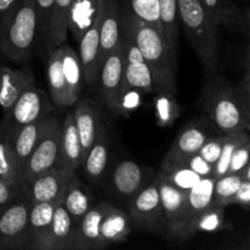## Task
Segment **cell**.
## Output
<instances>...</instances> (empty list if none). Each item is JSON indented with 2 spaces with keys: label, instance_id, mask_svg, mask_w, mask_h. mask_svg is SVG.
Listing matches in <instances>:
<instances>
[{
  "label": "cell",
  "instance_id": "6da1fadb",
  "mask_svg": "<svg viewBox=\"0 0 250 250\" xmlns=\"http://www.w3.org/2000/svg\"><path fill=\"white\" fill-rule=\"evenodd\" d=\"M121 33L134 42L149 66L156 85V93L177 95L176 66L173 65L164 37L144 20L139 19L129 7L120 2Z\"/></svg>",
  "mask_w": 250,
  "mask_h": 250
},
{
  "label": "cell",
  "instance_id": "7a4b0ae2",
  "mask_svg": "<svg viewBox=\"0 0 250 250\" xmlns=\"http://www.w3.org/2000/svg\"><path fill=\"white\" fill-rule=\"evenodd\" d=\"M198 104L222 133L249 131L250 111L244 106L238 89L216 72L207 75Z\"/></svg>",
  "mask_w": 250,
  "mask_h": 250
},
{
  "label": "cell",
  "instance_id": "3957f363",
  "mask_svg": "<svg viewBox=\"0 0 250 250\" xmlns=\"http://www.w3.org/2000/svg\"><path fill=\"white\" fill-rule=\"evenodd\" d=\"M178 20L203 68L214 73L219 65V23L200 0H177Z\"/></svg>",
  "mask_w": 250,
  "mask_h": 250
},
{
  "label": "cell",
  "instance_id": "277c9868",
  "mask_svg": "<svg viewBox=\"0 0 250 250\" xmlns=\"http://www.w3.org/2000/svg\"><path fill=\"white\" fill-rule=\"evenodd\" d=\"M41 37L34 0H17L11 11L0 20V53L12 61L32 56Z\"/></svg>",
  "mask_w": 250,
  "mask_h": 250
},
{
  "label": "cell",
  "instance_id": "5b68a950",
  "mask_svg": "<svg viewBox=\"0 0 250 250\" xmlns=\"http://www.w3.org/2000/svg\"><path fill=\"white\" fill-rule=\"evenodd\" d=\"M53 111L54 105L50 97L36 84L32 85L4 111L0 121V133L12 141L22 127L43 119Z\"/></svg>",
  "mask_w": 250,
  "mask_h": 250
},
{
  "label": "cell",
  "instance_id": "8992f818",
  "mask_svg": "<svg viewBox=\"0 0 250 250\" xmlns=\"http://www.w3.org/2000/svg\"><path fill=\"white\" fill-rule=\"evenodd\" d=\"M31 198L27 186L2 210H0V250L26 249Z\"/></svg>",
  "mask_w": 250,
  "mask_h": 250
},
{
  "label": "cell",
  "instance_id": "52a82bcc",
  "mask_svg": "<svg viewBox=\"0 0 250 250\" xmlns=\"http://www.w3.org/2000/svg\"><path fill=\"white\" fill-rule=\"evenodd\" d=\"M154 171L133 160H121L114 166L111 172H107V194L127 207L129 200L146 186L153 182Z\"/></svg>",
  "mask_w": 250,
  "mask_h": 250
},
{
  "label": "cell",
  "instance_id": "ba28073f",
  "mask_svg": "<svg viewBox=\"0 0 250 250\" xmlns=\"http://www.w3.org/2000/svg\"><path fill=\"white\" fill-rule=\"evenodd\" d=\"M131 224L141 231L165 233L166 222L156 183L150 182L127 204Z\"/></svg>",
  "mask_w": 250,
  "mask_h": 250
},
{
  "label": "cell",
  "instance_id": "9c48e42d",
  "mask_svg": "<svg viewBox=\"0 0 250 250\" xmlns=\"http://www.w3.org/2000/svg\"><path fill=\"white\" fill-rule=\"evenodd\" d=\"M166 222L165 233L171 238H190L187 225V192L171 185L159 171L154 177Z\"/></svg>",
  "mask_w": 250,
  "mask_h": 250
},
{
  "label": "cell",
  "instance_id": "30bf717a",
  "mask_svg": "<svg viewBox=\"0 0 250 250\" xmlns=\"http://www.w3.org/2000/svg\"><path fill=\"white\" fill-rule=\"evenodd\" d=\"M60 127V121L54 124L29 155L22 172V181L26 186L33 182L42 173L58 167Z\"/></svg>",
  "mask_w": 250,
  "mask_h": 250
},
{
  "label": "cell",
  "instance_id": "8fae6325",
  "mask_svg": "<svg viewBox=\"0 0 250 250\" xmlns=\"http://www.w3.org/2000/svg\"><path fill=\"white\" fill-rule=\"evenodd\" d=\"M121 45L124 49V85L122 88H136L144 94L156 93L153 75L139 51L129 37L121 33Z\"/></svg>",
  "mask_w": 250,
  "mask_h": 250
},
{
  "label": "cell",
  "instance_id": "7c38bea8",
  "mask_svg": "<svg viewBox=\"0 0 250 250\" xmlns=\"http://www.w3.org/2000/svg\"><path fill=\"white\" fill-rule=\"evenodd\" d=\"M75 176L76 171L65 167H54L42 173L27 186L32 204L43 202L60 204L66 187Z\"/></svg>",
  "mask_w": 250,
  "mask_h": 250
},
{
  "label": "cell",
  "instance_id": "4fadbf2b",
  "mask_svg": "<svg viewBox=\"0 0 250 250\" xmlns=\"http://www.w3.org/2000/svg\"><path fill=\"white\" fill-rule=\"evenodd\" d=\"M208 128L202 122H190L176 137L175 142L166 153L161 168L178 165L186 158L198 153L203 144L210 138Z\"/></svg>",
  "mask_w": 250,
  "mask_h": 250
},
{
  "label": "cell",
  "instance_id": "5bb4252c",
  "mask_svg": "<svg viewBox=\"0 0 250 250\" xmlns=\"http://www.w3.org/2000/svg\"><path fill=\"white\" fill-rule=\"evenodd\" d=\"M124 49L120 41V45L103 61L98 80L103 104L110 110L124 85Z\"/></svg>",
  "mask_w": 250,
  "mask_h": 250
},
{
  "label": "cell",
  "instance_id": "9a60e30c",
  "mask_svg": "<svg viewBox=\"0 0 250 250\" xmlns=\"http://www.w3.org/2000/svg\"><path fill=\"white\" fill-rule=\"evenodd\" d=\"M110 138L106 127H102L99 136L84 155L82 161L83 172L88 183L93 187H102L105 185L109 172Z\"/></svg>",
  "mask_w": 250,
  "mask_h": 250
},
{
  "label": "cell",
  "instance_id": "2e32d148",
  "mask_svg": "<svg viewBox=\"0 0 250 250\" xmlns=\"http://www.w3.org/2000/svg\"><path fill=\"white\" fill-rule=\"evenodd\" d=\"M103 9V4H102ZM100 21H102V10L99 15L93 22L92 26L88 28L84 36L78 42L80 46L81 63L84 73V83L89 87H94L98 84L100 72L99 63V37H100Z\"/></svg>",
  "mask_w": 250,
  "mask_h": 250
},
{
  "label": "cell",
  "instance_id": "e0dca14e",
  "mask_svg": "<svg viewBox=\"0 0 250 250\" xmlns=\"http://www.w3.org/2000/svg\"><path fill=\"white\" fill-rule=\"evenodd\" d=\"M121 41V14L119 0H103L99 37V63L120 45Z\"/></svg>",
  "mask_w": 250,
  "mask_h": 250
},
{
  "label": "cell",
  "instance_id": "ac0fdd59",
  "mask_svg": "<svg viewBox=\"0 0 250 250\" xmlns=\"http://www.w3.org/2000/svg\"><path fill=\"white\" fill-rule=\"evenodd\" d=\"M73 116L82 146V155L84 158L87 151L99 136L102 127L104 126L100 115V105L92 100H83L77 104L73 111Z\"/></svg>",
  "mask_w": 250,
  "mask_h": 250
},
{
  "label": "cell",
  "instance_id": "d6986e66",
  "mask_svg": "<svg viewBox=\"0 0 250 250\" xmlns=\"http://www.w3.org/2000/svg\"><path fill=\"white\" fill-rule=\"evenodd\" d=\"M58 121V117L51 112V114L44 116L43 119L22 127L19 133L12 139V146H14L17 163H19L22 172H23V167L26 165L27 160H28L29 155L34 150L37 144L43 138L44 134L50 129V127Z\"/></svg>",
  "mask_w": 250,
  "mask_h": 250
},
{
  "label": "cell",
  "instance_id": "ffe728a7",
  "mask_svg": "<svg viewBox=\"0 0 250 250\" xmlns=\"http://www.w3.org/2000/svg\"><path fill=\"white\" fill-rule=\"evenodd\" d=\"M111 203L98 202L83 215L76 229L75 250L103 249L99 237L100 222L106 214Z\"/></svg>",
  "mask_w": 250,
  "mask_h": 250
},
{
  "label": "cell",
  "instance_id": "44dd1931",
  "mask_svg": "<svg viewBox=\"0 0 250 250\" xmlns=\"http://www.w3.org/2000/svg\"><path fill=\"white\" fill-rule=\"evenodd\" d=\"M56 203L43 202L31 205L27 227V250H44Z\"/></svg>",
  "mask_w": 250,
  "mask_h": 250
},
{
  "label": "cell",
  "instance_id": "7402d4cb",
  "mask_svg": "<svg viewBox=\"0 0 250 250\" xmlns=\"http://www.w3.org/2000/svg\"><path fill=\"white\" fill-rule=\"evenodd\" d=\"M82 146H81L80 137L76 128L75 116H73V112H70L61 122L58 167L77 171L82 166Z\"/></svg>",
  "mask_w": 250,
  "mask_h": 250
},
{
  "label": "cell",
  "instance_id": "603a6c76",
  "mask_svg": "<svg viewBox=\"0 0 250 250\" xmlns=\"http://www.w3.org/2000/svg\"><path fill=\"white\" fill-rule=\"evenodd\" d=\"M208 11L215 17L219 26L232 32L249 36L248 11L243 10L233 0H200Z\"/></svg>",
  "mask_w": 250,
  "mask_h": 250
},
{
  "label": "cell",
  "instance_id": "cb8c5ba5",
  "mask_svg": "<svg viewBox=\"0 0 250 250\" xmlns=\"http://www.w3.org/2000/svg\"><path fill=\"white\" fill-rule=\"evenodd\" d=\"M76 229L62 204L56 205L44 250H75Z\"/></svg>",
  "mask_w": 250,
  "mask_h": 250
},
{
  "label": "cell",
  "instance_id": "d4e9b609",
  "mask_svg": "<svg viewBox=\"0 0 250 250\" xmlns=\"http://www.w3.org/2000/svg\"><path fill=\"white\" fill-rule=\"evenodd\" d=\"M34 84L36 80L28 71L0 66V106L2 111L9 109L27 88Z\"/></svg>",
  "mask_w": 250,
  "mask_h": 250
},
{
  "label": "cell",
  "instance_id": "484cf974",
  "mask_svg": "<svg viewBox=\"0 0 250 250\" xmlns=\"http://www.w3.org/2000/svg\"><path fill=\"white\" fill-rule=\"evenodd\" d=\"M131 231L132 224L128 214L114 204L110 205L100 222L99 237L103 248H106L110 244L125 242Z\"/></svg>",
  "mask_w": 250,
  "mask_h": 250
},
{
  "label": "cell",
  "instance_id": "4316f807",
  "mask_svg": "<svg viewBox=\"0 0 250 250\" xmlns=\"http://www.w3.org/2000/svg\"><path fill=\"white\" fill-rule=\"evenodd\" d=\"M61 65L66 81V92H67L68 106L77 104L84 83V73H83L82 63L80 56L71 46L62 44L60 46Z\"/></svg>",
  "mask_w": 250,
  "mask_h": 250
},
{
  "label": "cell",
  "instance_id": "83f0119b",
  "mask_svg": "<svg viewBox=\"0 0 250 250\" xmlns=\"http://www.w3.org/2000/svg\"><path fill=\"white\" fill-rule=\"evenodd\" d=\"M94 203L95 199L88 186L83 183L76 175L66 187L62 199H61V204L65 208L76 226L83 215L94 205Z\"/></svg>",
  "mask_w": 250,
  "mask_h": 250
},
{
  "label": "cell",
  "instance_id": "f1b7e54d",
  "mask_svg": "<svg viewBox=\"0 0 250 250\" xmlns=\"http://www.w3.org/2000/svg\"><path fill=\"white\" fill-rule=\"evenodd\" d=\"M103 0H72L67 28L76 42H80L102 10Z\"/></svg>",
  "mask_w": 250,
  "mask_h": 250
},
{
  "label": "cell",
  "instance_id": "f546056e",
  "mask_svg": "<svg viewBox=\"0 0 250 250\" xmlns=\"http://www.w3.org/2000/svg\"><path fill=\"white\" fill-rule=\"evenodd\" d=\"M72 0H54L45 33L46 54L65 44L67 37V23Z\"/></svg>",
  "mask_w": 250,
  "mask_h": 250
},
{
  "label": "cell",
  "instance_id": "4dcf8cb0",
  "mask_svg": "<svg viewBox=\"0 0 250 250\" xmlns=\"http://www.w3.org/2000/svg\"><path fill=\"white\" fill-rule=\"evenodd\" d=\"M216 178L204 177L187 192V225L189 236H193L192 225L202 212L212 207L214 186Z\"/></svg>",
  "mask_w": 250,
  "mask_h": 250
},
{
  "label": "cell",
  "instance_id": "1f68e13d",
  "mask_svg": "<svg viewBox=\"0 0 250 250\" xmlns=\"http://www.w3.org/2000/svg\"><path fill=\"white\" fill-rule=\"evenodd\" d=\"M159 20H160L163 37L168 49L173 65L176 66L178 49V9L177 0H158Z\"/></svg>",
  "mask_w": 250,
  "mask_h": 250
},
{
  "label": "cell",
  "instance_id": "d6a6232c",
  "mask_svg": "<svg viewBox=\"0 0 250 250\" xmlns=\"http://www.w3.org/2000/svg\"><path fill=\"white\" fill-rule=\"evenodd\" d=\"M46 55H48L46 77H48L50 100L55 107L65 109V107H68V104L67 92H66V81L62 72V65H61L60 46L51 50Z\"/></svg>",
  "mask_w": 250,
  "mask_h": 250
},
{
  "label": "cell",
  "instance_id": "836d02e7",
  "mask_svg": "<svg viewBox=\"0 0 250 250\" xmlns=\"http://www.w3.org/2000/svg\"><path fill=\"white\" fill-rule=\"evenodd\" d=\"M0 180L11 187H22V171L17 163L12 142L0 133Z\"/></svg>",
  "mask_w": 250,
  "mask_h": 250
},
{
  "label": "cell",
  "instance_id": "e575fe53",
  "mask_svg": "<svg viewBox=\"0 0 250 250\" xmlns=\"http://www.w3.org/2000/svg\"><path fill=\"white\" fill-rule=\"evenodd\" d=\"M154 112L159 127H171L182 114L176 95L168 93H154Z\"/></svg>",
  "mask_w": 250,
  "mask_h": 250
},
{
  "label": "cell",
  "instance_id": "d590c367",
  "mask_svg": "<svg viewBox=\"0 0 250 250\" xmlns=\"http://www.w3.org/2000/svg\"><path fill=\"white\" fill-rule=\"evenodd\" d=\"M241 173H227L216 178L214 186V198H212V207L226 208L232 205L234 193L243 181Z\"/></svg>",
  "mask_w": 250,
  "mask_h": 250
},
{
  "label": "cell",
  "instance_id": "8d00e7d4",
  "mask_svg": "<svg viewBox=\"0 0 250 250\" xmlns=\"http://www.w3.org/2000/svg\"><path fill=\"white\" fill-rule=\"evenodd\" d=\"M225 209L222 207H211L199 215L192 225V232L194 236L197 232L204 233H215L229 229V225L225 217Z\"/></svg>",
  "mask_w": 250,
  "mask_h": 250
},
{
  "label": "cell",
  "instance_id": "74e56055",
  "mask_svg": "<svg viewBox=\"0 0 250 250\" xmlns=\"http://www.w3.org/2000/svg\"><path fill=\"white\" fill-rule=\"evenodd\" d=\"M249 131H239L233 132V133H224V142H222L221 153H220L219 159L214 165V177L219 178L229 173V161H231L232 154L234 149L237 148L242 139L244 138Z\"/></svg>",
  "mask_w": 250,
  "mask_h": 250
},
{
  "label": "cell",
  "instance_id": "f35d334b",
  "mask_svg": "<svg viewBox=\"0 0 250 250\" xmlns=\"http://www.w3.org/2000/svg\"><path fill=\"white\" fill-rule=\"evenodd\" d=\"M160 172L171 185L175 186L180 190H183V192H188V190L192 189L203 178L182 164L160 168Z\"/></svg>",
  "mask_w": 250,
  "mask_h": 250
},
{
  "label": "cell",
  "instance_id": "ab89813d",
  "mask_svg": "<svg viewBox=\"0 0 250 250\" xmlns=\"http://www.w3.org/2000/svg\"><path fill=\"white\" fill-rule=\"evenodd\" d=\"M132 10L139 19L150 23L163 36L160 20H159L158 0H119Z\"/></svg>",
  "mask_w": 250,
  "mask_h": 250
},
{
  "label": "cell",
  "instance_id": "60d3db41",
  "mask_svg": "<svg viewBox=\"0 0 250 250\" xmlns=\"http://www.w3.org/2000/svg\"><path fill=\"white\" fill-rule=\"evenodd\" d=\"M143 94L144 93L136 88H122L112 105L111 111L119 116H129L142 105Z\"/></svg>",
  "mask_w": 250,
  "mask_h": 250
},
{
  "label": "cell",
  "instance_id": "b9f144b4",
  "mask_svg": "<svg viewBox=\"0 0 250 250\" xmlns=\"http://www.w3.org/2000/svg\"><path fill=\"white\" fill-rule=\"evenodd\" d=\"M250 155V137L249 133L244 136L241 143L237 146L232 154L229 166V173H241L242 170L249 164Z\"/></svg>",
  "mask_w": 250,
  "mask_h": 250
},
{
  "label": "cell",
  "instance_id": "7bdbcfd3",
  "mask_svg": "<svg viewBox=\"0 0 250 250\" xmlns=\"http://www.w3.org/2000/svg\"><path fill=\"white\" fill-rule=\"evenodd\" d=\"M182 165L187 166L188 168H190L192 171H194L195 173L200 176V177H212L214 176V165H211L210 163H208L204 158H202L199 153H195L193 155L188 156L185 160L182 161ZM178 164V165H180Z\"/></svg>",
  "mask_w": 250,
  "mask_h": 250
},
{
  "label": "cell",
  "instance_id": "ee69618b",
  "mask_svg": "<svg viewBox=\"0 0 250 250\" xmlns=\"http://www.w3.org/2000/svg\"><path fill=\"white\" fill-rule=\"evenodd\" d=\"M222 142H224V133L219 137H210L203 146L200 148V150L198 153L202 155V158H204L208 163H210L211 165H215V163L219 159L220 153H221L222 148Z\"/></svg>",
  "mask_w": 250,
  "mask_h": 250
},
{
  "label": "cell",
  "instance_id": "f6af8a7d",
  "mask_svg": "<svg viewBox=\"0 0 250 250\" xmlns=\"http://www.w3.org/2000/svg\"><path fill=\"white\" fill-rule=\"evenodd\" d=\"M34 2H36L37 15H38L41 37H45L49 17H50V11L51 7H53L54 0H34Z\"/></svg>",
  "mask_w": 250,
  "mask_h": 250
},
{
  "label": "cell",
  "instance_id": "bcb514c9",
  "mask_svg": "<svg viewBox=\"0 0 250 250\" xmlns=\"http://www.w3.org/2000/svg\"><path fill=\"white\" fill-rule=\"evenodd\" d=\"M24 186H22V187H11V186L6 185V183L0 180V210L4 209L7 204H10L20 194V192L23 189Z\"/></svg>",
  "mask_w": 250,
  "mask_h": 250
},
{
  "label": "cell",
  "instance_id": "7dc6e473",
  "mask_svg": "<svg viewBox=\"0 0 250 250\" xmlns=\"http://www.w3.org/2000/svg\"><path fill=\"white\" fill-rule=\"evenodd\" d=\"M232 204L241 205L248 209L250 205V180H243L237 192L234 193Z\"/></svg>",
  "mask_w": 250,
  "mask_h": 250
},
{
  "label": "cell",
  "instance_id": "c3c4849f",
  "mask_svg": "<svg viewBox=\"0 0 250 250\" xmlns=\"http://www.w3.org/2000/svg\"><path fill=\"white\" fill-rule=\"evenodd\" d=\"M16 2L17 0H0V20L4 19L11 11Z\"/></svg>",
  "mask_w": 250,
  "mask_h": 250
}]
</instances>
